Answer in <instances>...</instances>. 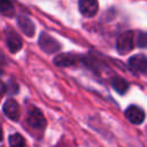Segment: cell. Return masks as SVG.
Segmentation results:
<instances>
[{"instance_id":"6da1fadb","label":"cell","mask_w":147,"mask_h":147,"mask_svg":"<svg viewBox=\"0 0 147 147\" xmlns=\"http://www.w3.org/2000/svg\"><path fill=\"white\" fill-rule=\"evenodd\" d=\"M26 123L31 129L36 131H41L46 126V119L38 108H31L29 110L26 116Z\"/></svg>"},{"instance_id":"7a4b0ae2","label":"cell","mask_w":147,"mask_h":147,"mask_svg":"<svg viewBox=\"0 0 147 147\" xmlns=\"http://www.w3.org/2000/svg\"><path fill=\"white\" fill-rule=\"evenodd\" d=\"M133 48V32L125 31L121 33L116 40V49L119 54L124 55L131 52Z\"/></svg>"},{"instance_id":"3957f363","label":"cell","mask_w":147,"mask_h":147,"mask_svg":"<svg viewBox=\"0 0 147 147\" xmlns=\"http://www.w3.org/2000/svg\"><path fill=\"white\" fill-rule=\"evenodd\" d=\"M39 46H40V48L44 52H46L48 54H54L57 51H60V48H61V45L59 44V41L55 40L53 37H51L49 34H47L45 32H41L40 33V37H39Z\"/></svg>"},{"instance_id":"277c9868","label":"cell","mask_w":147,"mask_h":147,"mask_svg":"<svg viewBox=\"0 0 147 147\" xmlns=\"http://www.w3.org/2000/svg\"><path fill=\"white\" fill-rule=\"evenodd\" d=\"M129 68L136 74H146L147 60L144 54H137L129 59Z\"/></svg>"},{"instance_id":"5b68a950","label":"cell","mask_w":147,"mask_h":147,"mask_svg":"<svg viewBox=\"0 0 147 147\" xmlns=\"http://www.w3.org/2000/svg\"><path fill=\"white\" fill-rule=\"evenodd\" d=\"M125 117L132 124L139 125L145 119V113H144V110L140 107L132 105V106H130V107L126 108V110H125Z\"/></svg>"},{"instance_id":"8992f818","label":"cell","mask_w":147,"mask_h":147,"mask_svg":"<svg viewBox=\"0 0 147 147\" xmlns=\"http://www.w3.org/2000/svg\"><path fill=\"white\" fill-rule=\"evenodd\" d=\"M78 7H79V11L85 17H93L99 9L98 0H79Z\"/></svg>"},{"instance_id":"52a82bcc","label":"cell","mask_w":147,"mask_h":147,"mask_svg":"<svg viewBox=\"0 0 147 147\" xmlns=\"http://www.w3.org/2000/svg\"><path fill=\"white\" fill-rule=\"evenodd\" d=\"M6 42H7V47L11 53H16L22 48L23 41L22 38L13 30H9L6 32Z\"/></svg>"},{"instance_id":"ba28073f","label":"cell","mask_w":147,"mask_h":147,"mask_svg":"<svg viewBox=\"0 0 147 147\" xmlns=\"http://www.w3.org/2000/svg\"><path fill=\"white\" fill-rule=\"evenodd\" d=\"M5 115L13 121H17L20 117V106L14 99H8L3 105Z\"/></svg>"},{"instance_id":"9c48e42d","label":"cell","mask_w":147,"mask_h":147,"mask_svg":"<svg viewBox=\"0 0 147 147\" xmlns=\"http://www.w3.org/2000/svg\"><path fill=\"white\" fill-rule=\"evenodd\" d=\"M17 24H18V26L21 28V30H22L28 37H33V36H34L36 28H34L33 22H32L29 17L20 16V17L17 18Z\"/></svg>"},{"instance_id":"30bf717a","label":"cell","mask_w":147,"mask_h":147,"mask_svg":"<svg viewBox=\"0 0 147 147\" xmlns=\"http://www.w3.org/2000/svg\"><path fill=\"white\" fill-rule=\"evenodd\" d=\"M57 67H71L77 62V56L71 53L60 54L53 61Z\"/></svg>"},{"instance_id":"8fae6325","label":"cell","mask_w":147,"mask_h":147,"mask_svg":"<svg viewBox=\"0 0 147 147\" xmlns=\"http://www.w3.org/2000/svg\"><path fill=\"white\" fill-rule=\"evenodd\" d=\"M111 86L119 94H124L129 88V83L122 77H115L111 79Z\"/></svg>"},{"instance_id":"7c38bea8","label":"cell","mask_w":147,"mask_h":147,"mask_svg":"<svg viewBox=\"0 0 147 147\" xmlns=\"http://www.w3.org/2000/svg\"><path fill=\"white\" fill-rule=\"evenodd\" d=\"M0 13L5 16L15 15V8L10 0H0Z\"/></svg>"},{"instance_id":"4fadbf2b","label":"cell","mask_w":147,"mask_h":147,"mask_svg":"<svg viewBox=\"0 0 147 147\" xmlns=\"http://www.w3.org/2000/svg\"><path fill=\"white\" fill-rule=\"evenodd\" d=\"M10 147H25V140L20 133H13L8 138Z\"/></svg>"},{"instance_id":"5bb4252c","label":"cell","mask_w":147,"mask_h":147,"mask_svg":"<svg viewBox=\"0 0 147 147\" xmlns=\"http://www.w3.org/2000/svg\"><path fill=\"white\" fill-rule=\"evenodd\" d=\"M137 44H138V46H139V47H141V48L146 47L147 40H146V34H145V32H140V33L138 34V38H137Z\"/></svg>"},{"instance_id":"9a60e30c","label":"cell","mask_w":147,"mask_h":147,"mask_svg":"<svg viewBox=\"0 0 147 147\" xmlns=\"http://www.w3.org/2000/svg\"><path fill=\"white\" fill-rule=\"evenodd\" d=\"M5 93H6V85L0 80V99L3 96Z\"/></svg>"},{"instance_id":"2e32d148","label":"cell","mask_w":147,"mask_h":147,"mask_svg":"<svg viewBox=\"0 0 147 147\" xmlns=\"http://www.w3.org/2000/svg\"><path fill=\"white\" fill-rule=\"evenodd\" d=\"M2 138H3V133H2V129H1V126H0V144H1V141H2Z\"/></svg>"}]
</instances>
